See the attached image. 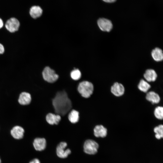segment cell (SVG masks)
Wrapping results in <instances>:
<instances>
[{"label":"cell","mask_w":163,"mask_h":163,"mask_svg":"<svg viewBox=\"0 0 163 163\" xmlns=\"http://www.w3.org/2000/svg\"><path fill=\"white\" fill-rule=\"evenodd\" d=\"M110 91L114 95L117 97H120L124 94L125 88L122 84L116 82L112 86Z\"/></svg>","instance_id":"8"},{"label":"cell","mask_w":163,"mask_h":163,"mask_svg":"<svg viewBox=\"0 0 163 163\" xmlns=\"http://www.w3.org/2000/svg\"><path fill=\"white\" fill-rule=\"evenodd\" d=\"M42 75L45 81L50 83L55 82L59 77L54 70L48 66L46 67L43 69Z\"/></svg>","instance_id":"4"},{"label":"cell","mask_w":163,"mask_h":163,"mask_svg":"<svg viewBox=\"0 0 163 163\" xmlns=\"http://www.w3.org/2000/svg\"><path fill=\"white\" fill-rule=\"evenodd\" d=\"M138 89L143 92H146L151 88L150 85L147 81L143 79L141 80L138 85Z\"/></svg>","instance_id":"19"},{"label":"cell","mask_w":163,"mask_h":163,"mask_svg":"<svg viewBox=\"0 0 163 163\" xmlns=\"http://www.w3.org/2000/svg\"><path fill=\"white\" fill-rule=\"evenodd\" d=\"M34 149L37 151H42L45 149L46 147V139L42 138H37L33 142Z\"/></svg>","instance_id":"9"},{"label":"cell","mask_w":163,"mask_h":163,"mask_svg":"<svg viewBox=\"0 0 163 163\" xmlns=\"http://www.w3.org/2000/svg\"><path fill=\"white\" fill-rule=\"evenodd\" d=\"M29 163H40V162L38 159L35 158L31 161Z\"/></svg>","instance_id":"23"},{"label":"cell","mask_w":163,"mask_h":163,"mask_svg":"<svg viewBox=\"0 0 163 163\" xmlns=\"http://www.w3.org/2000/svg\"><path fill=\"white\" fill-rule=\"evenodd\" d=\"M97 23L100 29L103 31L109 32L112 29L113 24L111 21L107 19L100 18L98 20Z\"/></svg>","instance_id":"6"},{"label":"cell","mask_w":163,"mask_h":163,"mask_svg":"<svg viewBox=\"0 0 163 163\" xmlns=\"http://www.w3.org/2000/svg\"><path fill=\"white\" fill-rule=\"evenodd\" d=\"M41 8L38 6H34L31 7L30 11V14L34 18H36L40 17L42 14Z\"/></svg>","instance_id":"17"},{"label":"cell","mask_w":163,"mask_h":163,"mask_svg":"<svg viewBox=\"0 0 163 163\" xmlns=\"http://www.w3.org/2000/svg\"><path fill=\"white\" fill-rule=\"evenodd\" d=\"M52 104L56 113L62 116L67 113L72 107L71 101L64 91L56 93L52 100Z\"/></svg>","instance_id":"1"},{"label":"cell","mask_w":163,"mask_h":163,"mask_svg":"<svg viewBox=\"0 0 163 163\" xmlns=\"http://www.w3.org/2000/svg\"><path fill=\"white\" fill-rule=\"evenodd\" d=\"M67 143L64 142H60L57 146L56 153L57 156L61 158H66L71 154V150L68 148L66 149Z\"/></svg>","instance_id":"5"},{"label":"cell","mask_w":163,"mask_h":163,"mask_svg":"<svg viewBox=\"0 0 163 163\" xmlns=\"http://www.w3.org/2000/svg\"><path fill=\"white\" fill-rule=\"evenodd\" d=\"M31 100L30 94L28 93L24 92L20 95L18 101L20 104L22 105L29 104Z\"/></svg>","instance_id":"14"},{"label":"cell","mask_w":163,"mask_h":163,"mask_svg":"<svg viewBox=\"0 0 163 163\" xmlns=\"http://www.w3.org/2000/svg\"><path fill=\"white\" fill-rule=\"evenodd\" d=\"M79 118V112L74 109L71 110L68 116L69 120L72 123H75L78 122Z\"/></svg>","instance_id":"18"},{"label":"cell","mask_w":163,"mask_h":163,"mask_svg":"<svg viewBox=\"0 0 163 163\" xmlns=\"http://www.w3.org/2000/svg\"><path fill=\"white\" fill-rule=\"evenodd\" d=\"M3 25V22L2 20L0 18V29L2 28Z\"/></svg>","instance_id":"26"},{"label":"cell","mask_w":163,"mask_h":163,"mask_svg":"<svg viewBox=\"0 0 163 163\" xmlns=\"http://www.w3.org/2000/svg\"><path fill=\"white\" fill-rule=\"evenodd\" d=\"M99 148L98 144L95 141L91 139L86 140L83 145L84 152L90 155L96 154L98 152Z\"/></svg>","instance_id":"3"},{"label":"cell","mask_w":163,"mask_h":163,"mask_svg":"<svg viewBox=\"0 0 163 163\" xmlns=\"http://www.w3.org/2000/svg\"><path fill=\"white\" fill-rule=\"evenodd\" d=\"M157 77L155 71L152 69H148L146 70L144 74V77L147 82H153L156 80Z\"/></svg>","instance_id":"13"},{"label":"cell","mask_w":163,"mask_h":163,"mask_svg":"<svg viewBox=\"0 0 163 163\" xmlns=\"http://www.w3.org/2000/svg\"><path fill=\"white\" fill-rule=\"evenodd\" d=\"M4 48L3 46L0 43V54L3 53L4 52Z\"/></svg>","instance_id":"24"},{"label":"cell","mask_w":163,"mask_h":163,"mask_svg":"<svg viewBox=\"0 0 163 163\" xmlns=\"http://www.w3.org/2000/svg\"><path fill=\"white\" fill-rule=\"evenodd\" d=\"M151 56L153 59L156 62H160L163 59V53L161 49L155 48L151 52Z\"/></svg>","instance_id":"16"},{"label":"cell","mask_w":163,"mask_h":163,"mask_svg":"<svg viewBox=\"0 0 163 163\" xmlns=\"http://www.w3.org/2000/svg\"><path fill=\"white\" fill-rule=\"evenodd\" d=\"M94 88V86L92 83L85 81L79 84L77 90L82 97L88 98L93 94Z\"/></svg>","instance_id":"2"},{"label":"cell","mask_w":163,"mask_h":163,"mask_svg":"<svg viewBox=\"0 0 163 163\" xmlns=\"http://www.w3.org/2000/svg\"><path fill=\"white\" fill-rule=\"evenodd\" d=\"M104 2L107 3H113L115 2L116 0H102Z\"/></svg>","instance_id":"25"},{"label":"cell","mask_w":163,"mask_h":163,"mask_svg":"<svg viewBox=\"0 0 163 163\" xmlns=\"http://www.w3.org/2000/svg\"><path fill=\"white\" fill-rule=\"evenodd\" d=\"M24 130L21 126H17L14 127L11 131L12 136L15 139H22L24 136Z\"/></svg>","instance_id":"11"},{"label":"cell","mask_w":163,"mask_h":163,"mask_svg":"<svg viewBox=\"0 0 163 163\" xmlns=\"http://www.w3.org/2000/svg\"><path fill=\"white\" fill-rule=\"evenodd\" d=\"M93 131L94 136L97 138H105L107 134V128L102 125H96L94 128Z\"/></svg>","instance_id":"10"},{"label":"cell","mask_w":163,"mask_h":163,"mask_svg":"<svg viewBox=\"0 0 163 163\" xmlns=\"http://www.w3.org/2000/svg\"><path fill=\"white\" fill-rule=\"evenodd\" d=\"M70 76L73 80H77L81 78V73L79 69H75L71 72Z\"/></svg>","instance_id":"22"},{"label":"cell","mask_w":163,"mask_h":163,"mask_svg":"<svg viewBox=\"0 0 163 163\" xmlns=\"http://www.w3.org/2000/svg\"><path fill=\"white\" fill-rule=\"evenodd\" d=\"M19 26V22L18 19L14 18H11L8 20L5 24L6 29L11 33L17 31Z\"/></svg>","instance_id":"7"},{"label":"cell","mask_w":163,"mask_h":163,"mask_svg":"<svg viewBox=\"0 0 163 163\" xmlns=\"http://www.w3.org/2000/svg\"><path fill=\"white\" fill-rule=\"evenodd\" d=\"M46 120L50 124L57 125L61 120V117L58 114L49 113L46 116Z\"/></svg>","instance_id":"12"},{"label":"cell","mask_w":163,"mask_h":163,"mask_svg":"<svg viewBox=\"0 0 163 163\" xmlns=\"http://www.w3.org/2000/svg\"><path fill=\"white\" fill-rule=\"evenodd\" d=\"M155 117L159 120H162L163 118V108L161 106H158L155 108L154 111Z\"/></svg>","instance_id":"21"},{"label":"cell","mask_w":163,"mask_h":163,"mask_svg":"<svg viewBox=\"0 0 163 163\" xmlns=\"http://www.w3.org/2000/svg\"><path fill=\"white\" fill-rule=\"evenodd\" d=\"M154 132L155 133V137L158 140H160L163 137V126L159 125L155 127L154 129Z\"/></svg>","instance_id":"20"},{"label":"cell","mask_w":163,"mask_h":163,"mask_svg":"<svg viewBox=\"0 0 163 163\" xmlns=\"http://www.w3.org/2000/svg\"><path fill=\"white\" fill-rule=\"evenodd\" d=\"M146 99L153 104L159 103L160 100L159 95L153 91L148 92L146 94Z\"/></svg>","instance_id":"15"},{"label":"cell","mask_w":163,"mask_h":163,"mask_svg":"<svg viewBox=\"0 0 163 163\" xmlns=\"http://www.w3.org/2000/svg\"><path fill=\"white\" fill-rule=\"evenodd\" d=\"M2 163L1 160V158H0V163Z\"/></svg>","instance_id":"27"}]
</instances>
